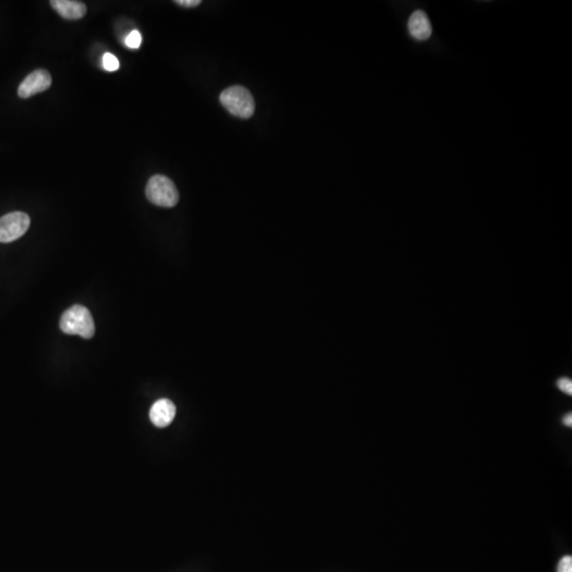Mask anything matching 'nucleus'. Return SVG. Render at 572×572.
<instances>
[{
  "label": "nucleus",
  "mask_w": 572,
  "mask_h": 572,
  "mask_svg": "<svg viewBox=\"0 0 572 572\" xmlns=\"http://www.w3.org/2000/svg\"><path fill=\"white\" fill-rule=\"evenodd\" d=\"M220 100L223 106L235 117L248 119L254 115V96L245 87H229L220 94Z\"/></svg>",
  "instance_id": "obj_2"
},
{
  "label": "nucleus",
  "mask_w": 572,
  "mask_h": 572,
  "mask_svg": "<svg viewBox=\"0 0 572 572\" xmlns=\"http://www.w3.org/2000/svg\"><path fill=\"white\" fill-rule=\"evenodd\" d=\"M103 66H104L107 72H116V70L119 69L120 64L115 55H111V53H105L104 57H103Z\"/></svg>",
  "instance_id": "obj_9"
},
{
  "label": "nucleus",
  "mask_w": 572,
  "mask_h": 572,
  "mask_svg": "<svg viewBox=\"0 0 572 572\" xmlns=\"http://www.w3.org/2000/svg\"><path fill=\"white\" fill-rule=\"evenodd\" d=\"M175 4L179 6H185V8H194V6L201 4V0H176Z\"/></svg>",
  "instance_id": "obj_13"
},
{
  "label": "nucleus",
  "mask_w": 572,
  "mask_h": 572,
  "mask_svg": "<svg viewBox=\"0 0 572 572\" xmlns=\"http://www.w3.org/2000/svg\"><path fill=\"white\" fill-rule=\"evenodd\" d=\"M558 572H572V556H565L558 565Z\"/></svg>",
  "instance_id": "obj_11"
},
{
  "label": "nucleus",
  "mask_w": 572,
  "mask_h": 572,
  "mask_svg": "<svg viewBox=\"0 0 572 572\" xmlns=\"http://www.w3.org/2000/svg\"><path fill=\"white\" fill-rule=\"evenodd\" d=\"M29 215L23 212H11L0 218V243H11L23 237L30 227Z\"/></svg>",
  "instance_id": "obj_4"
},
{
  "label": "nucleus",
  "mask_w": 572,
  "mask_h": 572,
  "mask_svg": "<svg viewBox=\"0 0 572 572\" xmlns=\"http://www.w3.org/2000/svg\"><path fill=\"white\" fill-rule=\"evenodd\" d=\"M409 33L417 40H428L432 35V28L427 15L423 11H415L408 21Z\"/></svg>",
  "instance_id": "obj_7"
},
{
  "label": "nucleus",
  "mask_w": 572,
  "mask_h": 572,
  "mask_svg": "<svg viewBox=\"0 0 572 572\" xmlns=\"http://www.w3.org/2000/svg\"><path fill=\"white\" fill-rule=\"evenodd\" d=\"M559 389L562 390L566 394H572V381L569 378H563L558 381Z\"/></svg>",
  "instance_id": "obj_12"
},
{
  "label": "nucleus",
  "mask_w": 572,
  "mask_h": 572,
  "mask_svg": "<svg viewBox=\"0 0 572 572\" xmlns=\"http://www.w3.org/2000/svg\"><path fill=\"white\" fill-rule=\"evenodd\" d=\"M52 84V78L47 70L38 69L26 77L18 87V96L28 99L36 94L46 91Z\"/></svg>",
  "instance_id": "obj_5"
},
{
  "label": "nucleus",
  "mask_w": 572,
  "mask_h": 572,
  "mask_svg": "<svg viewBox=\"0 0 572 572\" xmlns=\"http://www.w3.org/2000/svg\"><path fill=\"white\" fill-rule=\"evenodd\" d=\"M141 43H142V36H141L140 32L137 31V30L130 32L128 38H125V44L128 48H138Z\"/></svg>",
  "instance_id": "obj_10"
},
{
  "label": "nucleus",
  "mask_w": 572,
  "mask_h": 572,
  "mask_svg": "<svg viewBox=\"0 0 572 572\" xmlns=\"http://www.w3.org/2000/svg\"><path fill=\"white\" fill-rule=\"evenodd\" d=\"M52 8L64 18L77 21L85 16L87 12L84 2L74 0H52L50 1Z\"/></svg>",
  "instance_id": "obj_8"
},
{
  "label": "nucleus",
  "mask_w": 572,
  "mask_h": 572,
  "mask_svg": "<svg viewBox=\"0 0 572 572\" xmlns=\"http://www.w3.org/2000/svg\"><path fill=\"white\" fill-rule=\"evenodd\" d=\"M176 415V407L168 398H162L152 406L150 419L157 427H167L172 423Z\"/></svg>",
  "instance_id": "obj_6"
},
{
  "label": "nucleus",
  "mask_w": 572,
  "mask_h": 572,
  "mask_svg": "<svg viewBox=\"0 0 572 572\" xmlns=\"http://www.w3.org/2000/svg\"><path fill=\"white\" fill-rule=\"evenodd\" d=\"M60 327L68 335H79L85 340L93 338L96 331L91 312L80 304H76L63 313Z\"/></svg>",
  "instance_id": "obj_1"
},
{
  "label": "nucleus",
  "mask_w": 572,
  "mask_h": 572,
  "mask_svg": "<svg viewBox=\"0 0 572 572\" xmlns=\"http://www.w3.org/2000/svg\"><path fill=\"white\" fill-rule=\"evenodd\" d=\"M145 194L152 203L159 207L172 208L179 203V194L176 186L164 175H154L150 179Z\"/></svg>",
  "instance_id": "obj_3"
},
{
  "label": "nucleus",
  "mask_w": 572,
  "mask_h": 572,
  "mask_svg": "<svg viewBox=\"0 0 572 572\" xmlns=\"http://www.w3.org/2000/svg\"><path fill=\"white\" fill-rule=\"evenodd\" d=\"M563 422H564L565 425L569 426V427H571V426H572V415H571V413H567V415H565L564 419H563Z\"/></svg>",
  "instance_id": "obj_14"
}]
</instances>
